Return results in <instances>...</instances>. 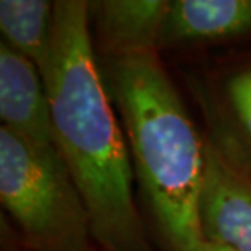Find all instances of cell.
<instances>
[{"label":"cell","instance_id":"5b68a950","mask_svg":"<svg viewBox=\"0 0 251 251\" xmlns=\"http://www.w3.org/2000/svg\"><path fill=\"white\" fill-rule=\"evenodd\" d=\"M0 119L2 127L36 147H56L48 90L31 61L0 44Z\"/></svg>","mask_w":251,"mask_h":251},{"label":"cell","instance_id":"8992f818","mask_svg":"<svg viewBox=\"0 0 251 251\" xmlns=\"http://www.w3.org/2000/svg\"><path fill=\"white\" fill-rule=\"evenodd\" d=\"M251 29V0H175L168 3L158 48L219 41Z\"/></svg>","mask_w":251,"mask_h":251},{"label":"cell","instance_id":"30bf717a","mask_svg":"<svg viewBox=\"0 0 251 251\" xmlns=\"http://www.w3.org/2000/svg\"><path fill=\"white\" fill-rule=\"evenodd\" d=\"M188 251H237V250L224 247V245H219L214 242H207V240H202V242L198 243L196 247H193Z\"/></svg>","mask_w":251,"mask_h":251},{"label":"cell","instance_id":"ba28073f","mask_svg":"<svg viewBox=\"0 0 251 251\" xmlns=\"http://www.w3.org/2000/svg\"><path fill=\"white\" fill-rule=\"evenodd\" d=\"M0 31L3 43L44 72L52 48L54 3L44 0H2Z\"/></svg>","mask_w":251,"mask_h":251},{"label":"cell","instance_id":"277c9868","mask_svg":"<svg viewBox=\"0 0 251 251\" xmlns=\"http://www.w3.org/2000/svg\"><path fill=\"white\" fill-rule=\"evenodd\" d=\"M199 219L204 240L251 251V178L210 144H205Z\"/></svg>","mask_w":251,"mask_h":251},{"label":"cell","instance_id":"52a82bcc","mask_svg":"<svg viewBox=\"0 0 251 251\" xmlns=\"http://www.w3.org/2000/svg\"><path fill=\"white\" fill-rule=\"evenodd\" d=\"M170 2L162 0H104L92 2L101 46L116 56L157 51Z\"/></svg>","mask_w":251,"mask_h":251},{"label":"cell","instance_id":"9c48e42d","mask_svg":"<svg viewBox=\"0 0 251 251\" xmlns=\"http://www.w3.org/2000/svg\"><path fill=\"white\" fill-rule=\"evenodd\" d=\"M227 98L240 127L251 144V69L242 70L228 80Z\"/></svg>","mask_w":251,"mask_h":251},{"label":"cell","instance_id":"3957f363","mask_svg":"<svg viewBox=\"0 0 251 251\" xmlns=\"http://www.w3.org/2000/svg\"><path fill=\"white\" fill-rule=\"evenodd\" d=\"M0 201L34 251H97L88 209L56 147L0 127Z\"/></svg>","mask_w":251,"mask_h":251},{"label":"cell","instance_id":"7a4b0ae2","mask_svg":"<svg viewBox=\"0 0 251 251\" xmlns=\"http://www.w3.org/2000/svg\"><path fill=\"white\" fill-rule=\"evenodd\" d=\"M109 93L127 134L134 172L162 233L175 251L204 240L199 204L205 144L157 51L113 57Z\"/></svg>","mask_w":251,"mask_h":251},{"label":"cell","instance_id":"6da1fadb","mask_svg":"<svg viewBox=\"0 0 251 251\" xmlns=\"http://www.w3.org/2000/svg\"><path fill=\"white\" fill-rule=\"evenodd\" d=\"M90 20L88 2H54L52 48L43 72L54 144L85 201L95 240L106 251H149L132 194V162L95 59Z\"/></svg>","mask_w":251,"mask_h":251}]
</instances>
